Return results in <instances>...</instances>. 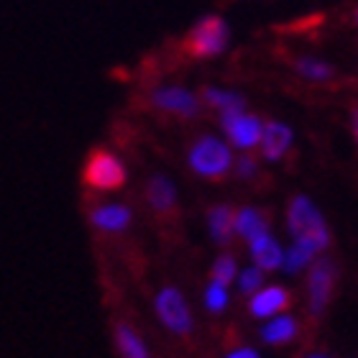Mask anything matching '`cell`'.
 <instances>
[{"instance_id":"cell-5","label":"cell","mask_w":358,"mask_h":358,"mask_svg":"<svg viewBox=\"0 0 358 358\" xmlns=\"http://www.w3.org/2000/svg\"><path fill=\"white\" fill-rule=\"evenodd\" d=\"M126 166L113 151H92L85 164V185L97 192H113L126 185Z\"/></svg>"},{"instance_id":"cell-4","label":"cell","mask_w":358,"mask_h":358,"mask_svg":"<svg viewBox=\"0 0 358 358\" xmlns=\"http://www.w3.org/2000/svg\"><path fill=\"white\" fill-rule=\"evenodd\" d=\"M154 313H157L159 322L164 325L174 336H189L194 330V315L192 307L177 287H164L157 292L154 297Z\"/></svg>"},{"instance_id":"cell-10","label":"cell","mask_w":358,"mask_h":358,"mask_svg":"<svg viewBox=\"0 0 358 358\" xmlns=\"http://www.w3.org/2000/svg\"><path fill=\"white\" fill-rule=\"evenodd\" d=\"M292 143H294V131H292V126H287L282 120L264 123L262 141H259V151H262L264 162H282V159L289 154Z\"/></svg>"},{"instance_id":"cell-3","label":"cell","mask_w":358,"mask_h":358,"mask_svg":"<svg viewBox=\"0 0 358 358\" xmlns=\"http://www.w3.org/2000/svg\"><path fill=\"white\" fill-rule=\"evenodd\" d=\"M187 46L197 59H215V57L228 52V46H231V26L225 23V18L215 13L202 15L189 29Z\"/></svg>"},{"instance_id":"cell-15","label":"cell","mask_w":358,"mask_h":358,"mask_svg":"<svg viewBox=\"0 0 358 358\" xmlns=\"http://www.w3.org/2000/svg\"><path fill=\"white\" fill-rule=\"evenodd\" d=\"M146 200L157 213H169L177 205V187L169 177L157 174L146 187Z\"/></svg>"},{"instance_id":"cell-17","label":"cell","mask_w":358,"mask_h":358,"mask_svg":"<svg viewBox=\"0 0 358 358\" xmlns=\"http://www.w3.org/2000/svg\"><path fill=\"white\" fill-rule=\"evenodd\" d=\"M205 103L217 110L220 115H231V113L246 110V100L241 92H233V90H223V87H205L202 90V97Z\"/></svg>"},{"instance_id":"cell-11","label":"cell","mask_w":358,"mask_h":358,"mask_svg":"<svg viewBox=\"0 0 358 358\" xmlns=\"http://www.w3.org/2000/svg\"><path fill=\"white\" fill-rule=\"evenodd\" d=\"M248 254H251L254 266L262 268L264 274H271V271H279V268H282L284 246L276 241V236L271 231L262 233L259 238L251 241V243H248Z\"/></svg>"},{"instance_id":"cell-21","label":"cell","mask_w":358,"mask_h":358,"mask_svg":"<svg viewBox=\"0 0 358 358\" xmlns=\"http://www.w3.org/2000/svg\"><path fill=\"white\" fill-rule=\"evenodd\" d=\"M202 305L213 315L225 313L228 305H231V287H225L220 282H210L205 287V292H202Z\"/></svg>"},{"instance_id":"cell-6","label":"cell","mask_w":358,"mask_h":358,"mask_svg":"<svg viewBox=\"0 0 358 358\" xmlns=\"http://www.w3.org/2000/svg\"><path fill=\"white\" fill-rule=\"evenodd\" d=\"M220 126H223L225 141L231 149L238 151H254L259 149V141H262V131H264V120L259 115L248 110L231 113V115H220Z\"/></svg>"},{"instance_id":"cell-13","label":"cell","mask_w":358,"mask_h":358,"mask_svg":"<svg viewBox=\"0 0 358 358\" xmlns=\"http://www.w3.org/2000/svg\"><path fill=\"white\" fill-rule=\"evenodd\" d=\"M268 231V220L259 208H241L233 210V233L243 238L246 243H251L254 238H259L262 233Z\"/></svg>"},{"instance_id":"cell-12","label":"cell","mask_w":358,"mask_h":358,"mask_svg":"<svg viewBox=\"0 0 358 358\" xmlns=\"http://www.w3.org/2000/svg\"><path fill=\"white\" fill-rule=\"evenodd\" d=\"M134 220V210L118 202H108V205H97L90 213V223L103 233H123Z\"/></svg>"},{"instance_id":"cell-14","label":"cell","mask_w":358,"mask_h":358,"mask_svg":"<svg viewBox=\"0 0 358 358\" xmlns=\"http://www.w3.org/2000/svg\"><path fill=\"white\" fill-rule=\"evenodd\" d=\"M299 333V322L297 317H292V315L282 313V315H274V317H268L264 320L262 325V341L268 345H284V343H292Z\"/></svg>"},{"instance_id":"cell-8","label":"cell","mask_w":358,"mask_h":358,"mask_svg":"<svg viewBox=\"0 0 358 358\" xmlns=\"http://www.w3.org/2000/svg\"><path fill=\"white\" fill-rule=\"evenodd\" d=\"M151 103L154 108L177 118H194L202 108V100L194 95L192 90L182 87V85H162L151 92Z\"/></svg>"},{"instance_id":"cell-16","label":"cell","mask_w":358,"mask_h":358,"mask_svg":"<svg viewBox=\"0 0 358 358\" xmlns=\"http://www.w3.org/2000/svg\"><path fill=\"white\" fill-rule=\"evenodd\" d=\"M115 345H118L120 358H151L149 345L141 338V333L131 328L128 322H120L115 328Z\"/></svg>"},{"instance_id":"cell-19","label":"cell","mask_w":358,"mask_h":358,"mask_svg":"<svg viewBox=\"0 0 358 358\" xmlns=\"http://www.w3.org/2000/svg\"><path fill=\"white\" fill-rule=\"evenodd\" d=\"M317 251L307 243H299V241H292L289 248H284V259H282V268L279 271H287V274H299L305 271L310 264L317 259Z\"/></svg>"},{"instance_id":"cell-25","label":"cell","mask_w":358,"mask_h":358,"mask_svg":"<svg viewBox=\"0 0 358 358\" xmlns=\"http://www.w3.org/2000/svg\"><path fill=\"white\" fill-rule=\"evenodd\" d=\"M225 358H262V356H259V351H254V348L243 345V348H236V351H231Z\"/></svg>"},{"instance_id":"cell-7","label":"cell","mask_w":358,"mask_h":358,"mask_svg":"<svg viewBox=\"0 0 358 358\" xmlns=\"http://www.w3.org/2000/svg\"><path fill=\"white\" fill-rule=\"evenodd\" d=\"M310 276H307V299H310V313L322 315L325 307L330 302V294H333V287H336V264L325 259V256H317L313 264H310Z\"/></svg>"},{"instance_id":"cell-23","label":"cell","mask_w":358,"mask_h":358,"mask_svg":"<svg viewBox=\"0 0 358 358\" xmlns=\"http://www.w3.org/2000/svg\"><path fill=\"white\" fill-rule=\"evenodd\" d=\"M233 284L238 287L241 294H246L248 297V294H254V292L264 284V271L259 266H254V264L246 268H238V274H236V282Z\"/></svg>"},{"instance_id":"cell-9","label":"cell","mask_w":358,"mask_h":358,"mask_svg":"<svg viewBox=\"0 0 358 358\" xmlns=\"http://www.w3.org/2000/svg\"><path fill=\"white\" fill-rule=\"evenodd\" d=\"M292 297L282 284H262L254 294H248V313L256 320H268L274 315H282L289 307Z\"/></svg>"},{"instance_id":"cell-20","label":"cell","mask_w":358,"mask_h":358,"mask_svg":"<svg viewBox=\"0 0 358 358\" xmlns=\"http://www.w3.org/2000/svg\"><path fill=\"white\" fill-rule=\"evenodd\" d=\"M294 69H297V75L307 83H330L333 77H336V67L325 59H317V57H299L294 62Z\"/></svg>"},{"instance_id":"cell-1","label":"cell","mask_w":358,"mask_h":358,"mask_svg":"<svg viewBox=\"0 0 358 358\" xmlns=\"http://www.w3.org/2000/svg\"><path fill=\"white\" fill-rule=\"evenodd\" d=\"M287 231L292 241L313 246L317 254H322L330 246V228L322 217L320 208L310 197L297 194L287 208Z\"/></svg>"},{"instance_id":"cell-18","label":"cell","mask_w":358,"mask_h":358,"mask_svg":"<svg viewBox=\"0 0 358 358\" xmlns=\"http://www.w3.org/2000/svg\"><path fill=\"white\" fill-rule=\"evenodd\" d=\"M208 231L217 246H225V243H231L236 238V233H233V210L228 205H215V208L210 210Z\"/></svg>"},{"instance_id":"cell-26","label":"cell","mask_w":358,"mask_h":358,"mask_svg":"<svg viewBox=\"0 0 358 358\" xmlns=\"http://www.w3.org/2000/svg\"><path fill=\"white\" fill-rule=\"evenodd\" d=\"M307 358H328V356H325V353H310Z\"/></svg>"},{"instance_id":"cell-22","label":"cell","mask_w":358,"mask_h":358,"mask_svg":"<svg viewBox=\"0 0 358 358\" xmlns=\"http://www.w3.org/2000/svg\"><path fill=\"white\" fill-rule=\"evenodd\" d=\"M238 262H236V256L231 254H223L217 256V262L213 264V282H220L225 287H231L236 282V274H238Z\"/></svg>"},{"instance_id":"cell-2","label":"cell","mask_w":358,"mask_h":358,"mask_svg":"<svg viewBox=\"0 0 358 358\" xmlns=\"http://www.w3.org/2000/svg\"><path fill=\"white\" fill-rule=\"evenodd\" d=\"M233 149L225 138L200 136L187 154V164L202 179H223L233 169Z\"/></svg>"},{"instance_id":"cell-24","label":"cell","mask_w":358,"mask_h":358,"mask_svg":"<svg viewBox=\"0 0 358 358\" xmlns=\"http://www.w3.org/2000/svg\"><path fill=\"white\" fill-rule=\"evenodd\" d=\"M231 172H236V177L238 179H254L256 174H259V159H254L251 157V151H246L243 157L233 159Z\"/></svg>"}]
</instances>
